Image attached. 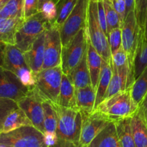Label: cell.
Masks as SVG:
<instances>
[{"label":"cell","mask_w":147,"mask_h":147,"mask_svg":"<svg viewBox=\"0 0 147 147\" xmlns=\"http://www.w3.org/2000/svg\"><path fill=\"white\" fill-rule=\"evenodd\" d=\"M139 108L131 95V87L104 100L93 112H97L115 123L131 118Z\"/></svg>","instance_id":"cell-1"},{"label":"cell","mask_w":147,"mask_h":147,"mask_svg":"<svg viewBox=\"0 0 147 147\" xmlns=\"http://www.w3.org/2000/svg\"><path fill=\"white\" fill-rule=\"evenodd\" d=\"M52 103L57 120L56 134L58 138L79 144L81 134L82 116L77 108H70Z\"/></svg>","instance_id":"cell-2"},{"label":"cell","mask_w":147,"mask_h":147,"mask_svg":"<svg viewBox=\"0 0 147 147\" xmlns=\"http://www.w3.org/2000/svg\"><path fill=\"white\" fill-rule=\"evenodd\" d=\"M86 30L87 38L93 47L98 52L103 60L112 66V55L110 52L108 38L99 23L97 2L94 0H89Z\"/></svg>","instance_id":"cell-3"},{"label":"cell","mask_w":147,"mask_h":147,"mask_svg":"<svg viewBox=\"0 0 147 147\" xmlns=\"http://www.w3.org/2000/svg\"><path fill=\"white\" fill-rule=\"evenodd\" d=\"M0 145L5 147H49L44 134L32 125L1 134Z\"/></svg>","instance_id":"cell-4"},{"label":"cell","mask_w":147,"mask_h":147,"mask_svg":"<svg viewBox=\"0 0 147 147\" xmlns=\"http://www.w3.org/2000/svg\"><path fill=\"white\" fill-rule=\"evenodd\" d=\"M50 25L39 12L33 16L24 20L15 34V45L25 53L30 48L32 43Z\"/></svg>","instance_id":"cell-5"},{"label":"cell","mask_w":147,"mask_h":147,"mask_svg":"<svg viewBox=\"0 0 147 147\" xmlns=\"http://www.w3.org/2000/svg\"><path fill=\"white\" fill-rule=\"evenodd\" d=\"M2 67L15 74L25 87H35V75L27 64L24 53L15 45L7 44Z\"/></svg>","instance_id":"cell-6"},{"label":"cell","mask_w":147,"mask_h":147,"mask_svg":"<svg viewBox=\"0 0 147 147\" xmlns=\"http://www.w3.org/2000/svg\"><path fill=\"white\" fill-rule=\"evenodd\" d=\"M61 66L43 69L35 75V87L44 100L57 103L62 81Z\"/></svg>","instance_id":"cell-7"},{"label":"cell","mask_w":147,"mask_h":147,"mask_svg":"<svg viewBox=\"0 0 147 147\" xmlns=\"http://www.w3.org/2000/svg\"><path fill=\"white\" fill-rule=\"evenodd\" d=\"M87 35L86 27L80 30L77 35L62 48L61 68L64 74L69 76L81 61L87 51Z\"/></svg>","instance_id":"cell-8"},{"label":"cell","mask_w":147,"mask_h":147,"mask_svg":"<svg viewBox=\"0 0 147 147\" xmlns=\"http://www.w3.org/2000/svg\"><path fill=\"white\" fill-rule=\"evenodd\" d=\"M141 32H142L137 23L135 11H133L130 12L125 18L123 25L121 27V34H122V47L128 57L130 71L134 79V59L139 42Z\"/></svg>","instance_id":"cell-9"},{"label":"cell","mask_w":147,"mask_h":147,"mask_svg":"<svg viewBox=\"0 0 147 147\" xmlns=\"http://www.w3.org/2000/svg\"><path fill=\"white\" fill-rule=\"evenodd\" d=\"M88 2L89 0H78L70 15L59 28L63 47L69 43L80 30L86 27Z\"/></svg>","instance_id":"cell-10"},{"label":"cell","mask_w":147,"mask_h":147,"mask_svg":"<svg viewBox=\"0 0 147 147\" xmlns=\"http://www.w3.org/2000/svg\"><path fill=\"white\" fill-rule=\"evenodd\" d=\"M43 100V98L34 87L25 97L16 103L18 107L23 110L32 125L44 134V114L42 105Z\"/></svg>","instance_id":"cell-11"},{"label":"cell","mask_w":147,"mask_h":147,"mask_svg":"<svg viewBox=\"0 0 147 147\" xmlns=\"http://www.w3.org/2000/svg\"><path fill=\"white\" fill-rule=\"evenodd\" d=\"M62 47L59 29L50 24L46 30L43 69L61 66Z\"/></svg>","instance_id":"cell-12"},{"label":"cell","mask_w":147,"mask_h":147,"mask_svg":"<svg viewBox=\"0 0 147 147\" xmlns=\"http://www.w3.org/2000/svg\"><path fill=\"white\" fill-rule=\"evenodd\" d=\"M31 89L25 87L12 71L0 67V98L17 102L25 97Z\"/></svg>","instance_id":"cell-13"},{"label":"cell","mask_w":147,"mask_h":147,"mask_svg":"<svg viewBox=\"0 0 147 147\" xmlns=\"http://www.w3.org/2000/svg\"><path fill=\"white\" fill-rule=\"evenodd\" d=\"M82 124L78 146L88 147L92 140L111 121L97 112H92L91 114L82 113Z\"/></svg>","instance_id":"cell-14"},{"label":"cell","mask_w":147,"mask_h":147,"mask_svg":"<svg viewBox=\"0 0 147 147\" xmlns=\"http://www.w3.org/2000/svg\"><path fill=\"white\" fill-rule=\"evenodd\" d=\"M46 31L35 40L32 46L24 53L25 61L32 73L36 75L43 69L44 60Z\"/></svg>","instance_id":"cell-15"},{"label":"cell","mask_w":147,"mask_h":147,"mask_svg":"<svg viewBox=\"0 0 147 147\" xmlns=\"http://www.w3.org/2000/svg\"><path fill=\"white\" fill-rule=\"evenodd\" d=\"M131 126L136 147H147V123L140 107L131 117Z\"/></svg>","instance_id":"cell-16"},{"label":"cell","mask_w":147,"mask_h":147,"mask_svg":"<svg viewBox=\"0 0 147 147\" xmlns=\"http://www.w3.org/2000/svg\"><path fill=\"white\" fill-rule=\"evenodd\" d=\"M96 99V90L92 85L75 89L77 108L82 113L91 114L94 111Z\"/></svg>","instance_id":"cell-17"},{"label":"cell","mask_w":147,"mask_h":147,"mask_svg":"<svg viewBox=\"0 0 147 147\" xmlns=\"http://www.w3.org/2000/svg\"><path fill=\"white\" fill-rule=\"evenodd\" d=\"M88 147H121L115 123H110L92 140Z\"/></svg>","instance_id":"cell-18"},{"label":"cell","mask_w":147,"mask_h":147,"mask_svg":"<svg viewBox=\"0 0 147 147\" xmlns=\"http://www.w3.org/2000/svg\"><path fill=\"white\" fill-rule=\"evenodd\" d=\"M87 66L90 71V78H91L92 86L96 90L99 77L101 71L102 58L100 56L98 52L95 50L90 40L87 38Z\"/></svg>","instance_id":"cell-19"},{"label":"cell","mask_w":147,"mask_h":147,"mask_svg":"<svg viewBox=\"0 0 147 147\" xmlns=\"http://www.w3.org/2000/svg\"><path fill=\"white\" fill-rule=\"evenodd\" d=\"M68 77L72 82L75 89L83 88L92 85L90 71L87 66V51L83 56L81 61Z\"/></svg>","instance_id":"cell-20"},{"label":"cell","mask_w":147,"mask_h":147,"mask_svg":"<svg viewBox=\"0 0 147 147\" xmlns=\"http://www.w3.org/2000/svg\"><path fill=\"white\" fill-rule=\"evenodd\" d=\"M25 125H32V123L23 112V110L18 106L5 118L2 125V134L10 132Z\"/></svg>","instance_id":"cell-21"},{"label":"cell","mask_w":147,"mask_h":147,"mask_svg":"<svg viewBox=\"0 0 147 147\" xmlns=\"http://www.w3.org/2000/svg\"><path fill=\"white\" fill-rule=\"evenodd\" d=\"M58 105L63 107L77 108L75 100V87L69 77L63 74L59 92Z\"/></svg>","instance_id":"cell-22"},{"label":"cell","mask_w":147,"mask_h":147,"mask_svg":"<svg viewBox=\"0 0 147 147\" xmlns=\"http://www.w3.org/2000/svg\"><path fill=\"white\" fill-rule=\"evenodd\" d=\"M112 66L102 59L101 71H100L98 83H97V89H96V99L94 110L103 101L107 87H108L109 84H110L111 77H112Z\"/></svg>","instance_id":"cell-23"},{"label":"cell","mask_w":147,"mask_h":147,"mask_svg":"<svg viewBox=\"0 0 147 147\" xmlns=\"http://www.w3.org/2000/svg\"><path fill=\"white\" fill-rule=\"evenodd\" d=\"M24 19L15 18L7 19L0 23V42L5 44L15 43V34Z\"/></svg>","instance_id":"cell-24"},{"label":"cell","mask_w":147,"mask_h":147,"mask_svg":"<svg viewBox=\"0 0 147 147\" xmlns=\"http://www.w3.org/2000/svg\"><path fill=\"white\" fill-rule=\"evenodd\" d=\"M121 147H136L131 126V118H123L114 123Z\"/></svg>","instance_id":"cell-25"},{"label":"cell","mask_w":147,"mask_h":147,"mask_svg":"<svg viewBox=\"0 0 147 147\" xmlns=\"http://www.w3.org/2000/svg\"><path fill=\"white\" fill-rule=\"evenodd\" d=\"M143 38L144 35L143 32H141L139 42L134 59V71L135 80L141 75L143 71L147 66V42L143 41Z\"/></svg>","instance_id":"cell-26"},{"label":"cell","mask_w":147,"mask_h":147,"mask_svg":"<svg viewBox=\"0 0 147 147\" xmlns=\"http://www.w3.org/2000/svg\"><path fill=\"white\" fill-rule=\"evenodd\" d=\"M131 92L134 102L140 106L147 94V66L141 75L134 81L131 87Z\"/></svg>","instance_id":"cell-27"},{"label":"cell","mask_w":147,"mask_h":147,"mask_svg":"<svg viewBox=\"0 0 147 147\" xmlns=\"http://www.w3.org/2000/svg\"><path fill=\"white\" fill-rule=\"evenodd\" d=\"M23 7L24 0H9L0 10V19L23 18Z\"/></svg>","instance_id":"cell-28"},{"label":"cell","mask_w":147,"mask_h":147,"mask_svg":"<svg viewBox=\"0 0 147 147\" xmlns=\"http://www.w3.org/2000/svg\"><path fill=\"white\" fill-rule=\"evenodd\" d=\"M42 105L43 108V114H44V134H56L57 120L51 102L43 99Z\"/></svg>","instance_id":"cell-29"},{"label":"cell","mask_w":147,"mask_h":147,"mask_svg":"<svg viewBox=\"0 0 147 147\" xmlns=\"http://www.w3.org/2000/svg\"><path fill=\"white\" fill-rule=\"evenodd\" d=\"M78 0H59L56 4L58 15L56 21L53 24L54 26L60 28L66 18L69 17Z\"/></svg>","instance_id":"cell-30"},{"label":"cell","mask_w":147,"mask_h":147,"mask_svg":"<svg viewBox=\"0 0 147 147\" xmlns=\"http://www.w3.org/2000/svg\"><path fill=\"white\" fill-rule=\"evenodd\" d=\"M103 5H104L106 22H107V34L112 30L118 28H121L119 18L114 8L112 1L103 0Z\"/></svg>","instance_id":"cell-31"},{"label":"cell","mask_w":147,"mask_h":147,"mask_svg":"<svg viewBox=\"0 0 147 147\" xmlns=\"http://www.w3.org/2000/svg\"><path fill=\"white\" fill-rule=\"evenodd\" d=\"M112 66L115 68L117 71H129L131 80L134 82L135 80H134V77L131 76V71H130L128 57H127L126 53L122 46L113 55H112Z\"/></svg>","instance_id":"cell-32"},{"label":"cell","mask_w":147,"mask_h":147,"mask_svg":"<svg viewBox=\"0 0 147 147\" xmlns=\"http://www.w3.org/2000/svg\"><path fill=\"white\" fill-rule=\"evenodd\" d=\"M39 12H41L45 19L51 25L54 23L57 18V7L56 4L53 1H48L45 2L40 7Z\"/></svg>","instance_id":"cell-33"},{"label":"cell","mask_w":147,"mask_h":147,"mask_svg":"<svg viewBox=\"0 0 147 147\" xmlns=\"http://www.w3.org/2000/svg\"><path fill=\"white\" fill-rule=\"evenodd\" d=\"M108 43L111 55H113L122 46V34L121 28H115L108 32Z\"/></svg>","instance_id":"cell-34"},{"label":"cell","mask_w":147,"mask_h":147,"mask_svg":"<svg viewBox=\"0 0 147 147\" xmlns=\"http://www.w3.org/2000/svg\"><path fill=\"white\" fill-rule=\"evenodd\" d=\"M18 107V105L15 101L8 99L0 98V134H2V125L7 115Z\"/></svg>","instance_id":"cell-35"},{"label":"cell","mask_w":147,"mask_h":147,"mask_svg":"<svg viewBox=\"0 0 147 147\" xmlns=\"http://www.w3.org/2000/svg\"><path fill=\"white\" fill-rule=\"evenodd\" d=\"M147 0H135V15L137 23L144 35V21H145L146 9Z\"/></svg>","instance_id":"cell-36"},{"label":"cell","mask_w":147,"mask_h":147,"mask_svg":"<svg viewBox=\"0 0 147 147\" xmlns=\"http://www.w3.org/2000/svg\"><path fill=\"white\" fill-rule=\"evenodd\" d=\"M39 12L38 0H24L23 18L26 20Z\"/></svg>","instance_id":"cell-37"},{"label":"cell","mask_w":147,"mask_h":147,"mask_svg":"<svg viewBox=\"0 0 147 147\" xmlns=\"http://www.w3.org/2000/svg\"><path fill=\"white\" fill-rule=\"evenodd\" d=\"M112 2L119 18L121 27H122L125 19L126 7H125V0H112Z\"/></svg>","instance_id":"cell-38"},{"label":"cell","mask_w":147,"mask_h":147,"mask_svg":"<svg viewBox=\"0 0 147 147\" xmlns=\"http://www.w3.org/2000/svg\"><path fill=\"white\" fill-rule=\"evenodd\" d=\"M97 2V9H98V20L99 23L103 32H105L107 36H108L107 34V22H106L105 13L104 5H103L102 1H98Z\"/></svg>","instance_id":"cell-39"},{"label":"cell","mask_w":147,"mask_h":147,"mask_svg":"<svg viewBox=\"0 0 147 147\" xmlns=\"http://www.w3.org/2000/svg\"><path fill=\"white\" fill-rule=\"evenodd\" d=\"M49 147H79L78 144L71 141H66V140L58 138L54 144H52Z\"/></svg>","instance_id":"cell-40"},{"label":"cell","mask_w":147,"mask_h":147,"mask_svg":"<svg viewBox=\"0 0 147 147\" xmlns=\"http://www.w3.org/2000/svg\"><path fill=\"white\" fill-rule=\"evenodd\" d=\"M126 11H125V18L130 12L135 10V0H125Z\"/></svg>","instance_id":"cell-41"},{"label":"cell","mask_w":147,"mask_h":147,"mask_svg":"<svg viewBox=\"0 0 147 147\" xmlns=\"http://www.w3.org/2000/svg\"><path fill=\"white\" fill-rule=\"evenodd\" d=\"M6 46L7 44L0 42V67L3 66L4 58H5V52Z\"/></svg>","instance_id":"cell-42"},{"label":"cell","mask_w":147,"mask_h":147,"mask_svg":"<svg viewBox=\"0 0 147 147\" xmlns=\"http://www.w3.org/2000/svg\"><path fill=\"white\" fill-rule=\"evenodd\" d=\"M139 107L141 109V110H142V112L143 113H144V117H145L146 121L147 123V94L145 96L144 100H143L142 102L140 105Z\"/></svg>","instance_id":"cell-43"},{"label":"cell","mask_w":147,"mask_h":147,"mask_svg":"<svg viewBox=\"0 0 147 147\" xmlns=\"http://www.w3.org/2000/svg\"><path fill=\"white\" fill-rule=\"evenodd\" d=\"M143 41H144V42H147V4H146V9L145 21H144V38H143Z\"/></svg>","instance_id":"cell-44"},{"label":"cell","mask_w":147,"mask_h":147,"mask_svg":"<svg viewBox=\"0 0 147 147\" xmlns=\"http://www.w3.org/2000/svg\"><path fill=\"white\" fill-rule=\"evenodd\" d=\"M48 1H53V2H55L56 4L58 3L59 0H38V9L40 10V7H42V5L45 3V2H48Z\"/></svg>","instance_id":"cell-45"},{"label":"cell","mask_w":147,"mask_h":147,"mask_svg":"<svg viewBox=\"0 0 147 147\" xmlns=\"http://www.w3.org/2000/svg\"><path fill=\"white\" fill-rule=\"evenodd\" d=\"M9 0H0V10L3 8V7L9 2Z\"/></svg>","instance_id":"cell-46"},{"label":"cell","mask_w":147,"mask_h":147,"mask_svg":"<svg viewBox=\"0 0 147 147\" xmlns=\"http://www.w3.org/2000/svg\"><path fill=\"white\" fill-rule=\"evenodd\" d=\"M94 1H96V2H98V1H102V0H94Z\"/></svg>","instance_id":"cell-47"},{"label":"cell","mask_w":147,"mask_h":147,"mask_svg":"<svg viewBox=\"0 0 147 147\" xmlns=\"http://www.w3.org/2000/svg\"><path fill=\"white\" fill-rule=\"evenodd\" d=\"M110 1H112V0H110Z\"/></svg>","instance_id":"cell-48"}]
</instances>
